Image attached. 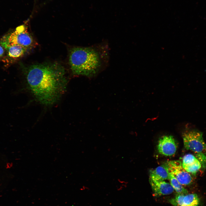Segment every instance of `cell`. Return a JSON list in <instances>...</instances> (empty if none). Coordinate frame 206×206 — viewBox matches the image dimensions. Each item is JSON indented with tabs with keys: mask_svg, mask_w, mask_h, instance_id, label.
Instances as JSON below:
<instances>
[{
	"mask_svg": "<svg viewBox=\"0 0 206 206\" xmlns=\"http://www.w3.org/2000/svg\"><path fill=\"white\" fill-rule=\"evenodd\" d=\"M169 180L170 184L178 194H187L188 193V191L177 181L174 175L169 172Z\"/></svg>",
	"mask_w": 206,
	"mask_h": 206,
	"instance_id": "12",
	"label": "cell"
},
{
	"mask_svg": "<svg viewBox=\"0 0 206 206\" xmlns=\"http://www.w3.org/2000/svg\"><path fill=\"white\" fill-rule=\"evenodd\" d=\"M184 147L197 154L206 155V144L202 132L194 128H188L182 134Z\"/></svg>",
	"mask_w": 206,
	"mask_h": 206,
	"instance_id": "4",
	"label": "cell"
},
{
	"mask_svg": "<svg viewBox=\"0 0 206 206\" xmlns=\"http://www.w3.org/2000/svg\"><path fill=\"white\" fill-rule=\"evenodd\" d=\"M110 58L107 42L87 46H75L70 50L69 62L72 74L92 78L106 68Z\"/></svg>",
	"mask_w": 206,
	"mask_h": 206,
	"instance_id": "2",
	"label": "cell"
},
{
	"mask_svg": "<svg viewBox=\"0 0 206 206\" xmlns=\"http://www.w3.org/2000/svg\"><path fill=\"white\" fill-rule=\"evenodd\" d=\"M166 163L169 172L174 175L183 186H188L192 184L193 181V177L184 168L181 161H171Z\"/></svg>",
	"mask_w": 206,
	"mask_h": 206,
	"instance_id": "5",
	"label": "cell"
},
{
	"mask_svg": "<svg viewBox=\"0 0 206 206\" xmlns=\"http://www.w3.org/2000/svg\"><path fill=\"white\" fill-rule=\"evenodd\" d=\"M0 44L5 49L6 59L13 61H15L23 57L28 50L26 48L19 45H9L4 43Z\"/></svg>",
	"mask_w": 206,
	"mask_h": 206,
	"instance_id": "9",
	"label": "cell"
},
{
	"mask_svg": "<svg viewBox=\"0 0 206 206\" xmlns=\"http://www.w3.org/2000/svg\"><path fill=\"white\" fill-rule=\"evenodd\" d=\"M169 201L174 206H201L200 199L196 193L177 194Z\"/></svg>",
	"mask_w": 206,
	"mask_h": 206,
	"instance_id": "7",
	"label": "cell"
},
{
	"mask_svg": "<svg viewBox=\"0 0 206 206\" xmlns=\"http://www.w3.org/2000/svg\"><path fill=\"white\" fill-rule=\"evenodd\" d=\"M169 172L167 163L162 165L150 172V177L157 180L169 179Z\"/></svg>",
	"mask_w": 206,
	"mask_h": 206,
	"instance_id": "11",
	"label": "cell"
},
{
	"mask_svg": "<svg viewBox=\"0 0 206 206\" xmlns=\"http://www.w3.org/2000/svg\"><path fill=\"white\" fill-rule=\"evenodd\" d=\"M182 165L190 174L195 175L201 169V165L199 161L193 155L188 154L183 158Z\"/></svg>",
	"mask_w": 206,
	"mask_h": 206,
	"instance_id": "10",
	"label": "cell"
},
{
	"mask_svg": "<svg viewBox=\"0 0 206 206\" xmlns=\"http://www.w3.org/2000/svg\"><path fill=\"white\" fill-rule=\"evenodd\" d=\"M178 144L173 137L171 135H164L158 142L157 148L161 154L166 156L174 155L177 149Z\"/></svg>",
	"mask_w": 206,
	"mask_h": 206,
	"instance_id": "6",
	"label": "cell"
},
{
	"mask_svg": "<svg viewBox=\"0 0 206 206\" xmlns=\"http://www.w3.org/2000/svg\"><path fill=\"white\" fill-rule=\"evenodd\" d=\"M149 181L154 196L169 195L174 191L170 184L164 181L157 180L149 177Z\"/></svg>",
	"mask_w": 206,
	"mask_h": 206,
	"instance_id": "8",
	"label": "cell"
},
{
	"mask_svg": "<svg viewBox=\"0 0 206 206\" xmlns=\"http://www.w3.org/2000/svg\"><path fill=\"white\" fill-rule=\"evenodd\" d=\"M23 69L28 88L41 104H54L66 92L68 80L65 69L60 64L45 63Z\"/></svg>",
	"mask_w": 206,
	"mask_h": 206,
	"instance_id": "1",
	"label": "cell"
},
{
	"mask_svg": "<svg viewBox=\"0 0 206 206\" xmlns=\"http://www.w3.org/2000/svg\"><path fill=\"white\" fill-rule=\"evenodd\" d=\"M1 43L19 45L28 49L33 48L37 44L24 25L18 27L13 32L3 37L0 41Z\"/></svg>",
	"mask_w": 206,
	"mask_h": 206,
	"instance_id": "3",
	"label": "cell"
},
{
	"mask_svg": "<svg viewBox=\"0 0 206 206\" xmlns=\"http://www.w3.org/2000/svg\"><path fill=\"white\" fill-rule=\"evenodd\" d=\"M5 50L3 47L0 44V58L3 57L5 55Z\"/></svg>",
	"mask_w": 206,
	"mask_h": 206,
	"instance_id": "13",
	"label": "cell"
}]
</instances>
